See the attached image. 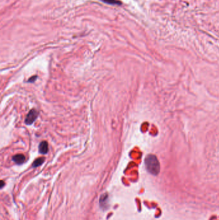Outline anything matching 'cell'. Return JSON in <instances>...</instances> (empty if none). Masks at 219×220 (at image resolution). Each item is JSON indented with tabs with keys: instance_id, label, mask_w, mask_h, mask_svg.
Here are the masks:
<instances>
[{
	"instance_id": "cell-5",
	"label": "cell",
	"mask_w": 219,
	"mask_h": 220,
	"mask_svg": "<svg viewBox=\"0 0 219 220\" xmlns=\"http://www.w3.org/2000/svg\"><path fill=\"white\" fill-rule=\"evenodd\" d=\"M25 159H26V158L23 154H17L13 156V157H12V160L17 165L23 164L25 162Z\"/></svg>"
},
{
	"instance_id": "cell-6",
	"label": "cell",
	"mask_w": 219,
	"mask_h": 220,
	"mask_svg": "<svg viewBox=\"0 0 219 220\" xmlns=\"http://www.w3.org/2000/svg\"><path fill=\"white\" fill-rule=\"evenodd\" d=\"M45 160V158H37V159L35 160L34 163H32V167L35 168V167H39V166L41 165L43 163H44Z\"/></svg>"
},
{
	"instance_id": "cell-2",
	"label": "cell",
	"mask_w": 219,
	"mask_h": 220,
	"mask_svg": "<svg viewBox=\"0 0 219 220\" xmlns=\"http://www.w3.org/2000/svg\"><path fill=\"white\" fill-rule=\"evenodd\" d=\"M38 115H39V112L37 110L34 109L30 110L29 113L27 114L26 118H25V123L28 126L32 124L37 118Z\"/></svg>"
},
{
	"instance_id": "cell-8",
	"label": "cell",
	"mask_w": 219,
	"mask_h": 220,
	"mask_svg": "<svg viewBox=\"0 0 219 220\" xmlns=\"http://www.w3.org/2000/svg\"><path fill=\"white\" fill-rule=\"evenodd\" d=\"M37 77V76H34V77H33L30 79V80L29 81V82H32H32H34V81H35V80H36Z\"/></svg>"
},
{
	"instance_id": "cell-1",
	"label": "cell",
	"mask_w": 219,
	"mask_h": 220,
	"mask_svg": "<svg viewBox=\"0 0 219 220\" xmlns=\"http://www.w3.org/2000/svg\"><path fill=\"white\" fill-rule=\"evenodd\" d=\"M145 164L147 171L151 175L157 176L160 171V163L156 156L149 155L145 160Z\"/></svg>"
},
{
	"instance_id": "cell-9",
	"label": "cell",
	"mask_w": 219,
	"mask_h": 220,
	"mask_svg": "<svg viewBox=\"0 0 219 220\" xmlns=\"http://www.w3.org/2000/svg\"><path fill=\"white\" fill-rule=\"evenodd\" d=\"M4 185H5L4 181H3V180H1V187H0V188H1V189H3V187H4Z\"/></svg>"
},
{
	"instance_id": "cell-7",
	"label": "cell",
	"mask_w": 219,
	"mask_h": 220,
	"mask_svg": "<svg viewBox=\"0 0 219 220\" xmlns=\"http://www.w3.org/2000/svg\"><path fill=\"white\" fill-rule=\"evenodd\" d=\"M104 3L112 5H121V2L119 0H101Z\"/></svg>"
},
{
	"instance_id": "cell-3",
	"label": "cell",
	"mask_w": 219,
	"mask_h": 220,
	"mask_svg": "<svg viewBox=\"0 0 219 220\" xmlns=\"http://www.w3.org/2000/svg\"><path fill=\"white\" fill-rule=\"evenodd\" d=\"M99 204L102 209L105 210L108 209L109 207V195L107 193L102 194L100 199H99Z\"/></svg>"
},
{
	"instance_id": "cell-4",
	"label": "cell",
	"mask_w": 219,
	"mask_h": 220,
	"mask_svg": "<svg viewBox=\"0 0 219 220\" xmlns=\"http://www.w3.org/2000/svg\"><path fill=\"white\" fill-rule=\"evenodd\" d=\"M49 150L48 144L46 141H42L39 145V151L42 155L47 154Z\"/></svg>"
}]
</instances>
